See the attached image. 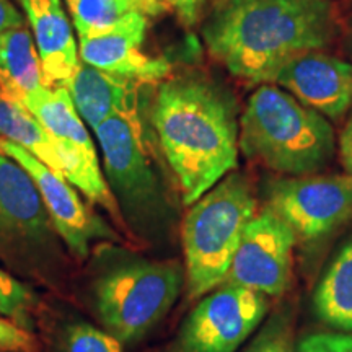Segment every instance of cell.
<instances>
[{
  "instance_id": "6da1fadb",
  "label": "cell",
  "mask_w": 352,
  "mask_h": 352,
  "mask_svg": "<svg viewBox=\"0 0 352 352\" xmlns=\"http://www.w3.org/2000/svg\"><path fill=\"white\" fill-rule=\"evenodd\" d=\"M148 121L186 206L239 165L236 98L206 74L189 72L162 82Z\"/></svg>"
},
{
  "instance_id": "7a4b0ae2",
  "label": "cell",
  "mask_w": 352,
  "mask_h": 352,
  "mask_svg": "<svg viewBox=\"0 0 352 352\" xmlns=\"http://www.w3.org/2000/svg\"><path fill=\"white\" fill-rule=\"evenodd\" d=\"M338 25L329 0H215L202 39L232 76L271 83L292 57L331 44Z\"/></svg>"
},
{
  "instance_id": "3957f363",
  "label": "cell",
  "mask_w": 352,
  "mask_h": 352,
  "mask_svg": "<svg viewBox=\"0 0 352 352\" xmlns=\"http://www.w3.org/2000/svg\"><path fill=\"white\" fill-rule=\"evenodd\" d=\"M239 144L248 160L284 176L316 175L336 151L327 118L274 83H261L250 96Z\"/></svg>"
},
{
  "instance_id": "277c9868",
  "label": "cell",
  "mask_w": 352,
  "mask_h": 352,
  "mask_svg": "<svg viewBox=\"0 0 352 352\" xmlns=\"http://www.w3.org/2000/svg\"><path fill=\"white\" fill-rule=\"evenodd\" d=\"M91 307L104 331L134 344L165 318L184 280L182 264L155 261L111 245L95 253Z\"/></svg>"
},
{
  "instance_id": "5b68a950",
  "label": "cell",
  "mask_w": 352,
  "mask_h": 352,
  "mask_svg": "<svg viewBox=\"0 0 352 352\" xmlns=\"http://www.w3.org/2000/svg\"><path fill=\"white\" fill-rule=\"evenodd\" d=\"M258 212L252 183L232 171L192 202L184 215L182 241L189 300L223 284L246 223Z\"/></svg>"
},
{
  "instance_id": "8992f818",
  "label": "cell",
  "mask_w": 352,
  "mask_h": 352,
  "mask_svg": "<svg viewBox=\"0 0 352 352\" xmlns=\"http://www.w3.org/2000/svg\"><path fill=\"white\" fill-rule=\"evenodd\" d=\"M140 108L114 114L94 132L103 155V175L121 219L140 236H155L170 214L168 196Z\"/></svg>"
},
{
  "instance_id": "52a82bcc",
  "label": "cell",
  "mask_w": 352,
  "mask_h": 352,
  "mask_svg": "<svg viewBox=\"0 0 352 352\" xmlns=\"http://www.w3.org/2000/svg\"><path fill=\"white\" fill-rule=\"evenodd\" d=\"M59 240L32 176L0 153V261L8 272L51 283L64 258Z\"/></svg>"
},
{
  "instance_id": "ba28073f",
  "label": "cell",
  "mask_w": 352,
  "mask_h": 352,
  "mask_svg": "<svg viewBox=\"0 0 352 352\" xmlns=\"http://www.w3.org/2000/svg\"><path fill=\"white\" fill-rule=\"evenodd\" d=\"M23 104L41 122L64 168V178L87 199L121 219L120 208L104 179L98 152L87 124L78 116L64 87L44 85L23 100Z\"/></svg>"
},
{
  "instance_id": "9c48e42d",
  "label": "cell",
  "mask_w": 352,
  "mask_h": 352,
  "mask_svg": "<svg viewBox=\"0 0 352 352\" xmlns=\"http://www.w3.org/2000/svg\"><path fill=\"white\" fill-rule=\"evenodd\" d=\"M266 209L292 228L297 241L321 239L352 219V178L344 173L272 179Z\"/></svg>"
},
{
  "instance_id": "30bf717a",
  "label": "cell",
  "mask_w": 352,
  "mask_h": 352,
  "mask_svg": "<svg viewBox=\"0 0 352 352\" xmlns=\"http://www.w3.org/2000/svg\"><path fill=\"white\" fill-rule=\"evenodd\" d=\"M267 308V297L261 294L219 285L201 297L168 352H236L259 327Z\"/></svg>"
},
{
  "instance_id": "8fae6325",
  "label": "cell",
  "mask_w": 352,
  "mask_h": 352,
  "mask_svg": "<svg viewBox=\"0 0 352 352\" xmlns=\"http://www.w3.org/2000/svg\"><path fill=\"white\" fill-rule=\"evenodd\" d=\"M296 243L292 228L270 209L256 212L241 233L223 284L280 297L292 279Z\"/></svg>"
},
{
  "instance_id": "7c38bea8",
  "label": "cell",
  "mask_w": 352,
  "mask_h": 352,
  "mask_svg": "<svg viewBox=\"0 0 352 352\" xmlns=\"http://www.w3.org/2000/svg\"><path fill=\"white\" fill-rule=\"evenodd\" d=\"M0 153L15 160L32 176L44 208L50 214L52 227L74 256L85 259L90 256L91 246L98 241L107 243L120 240L118 233L100 215L87 208L76 186H72L64 176L54 173L36 157L10 140L0 139Z\"/></svg>"
},
{
  "instance_id": "4fadbf2b",
  "label": "cell",
  "mask_w": 352,
  "mask_h": 352,
  "mask_svg": "<svg viewBox=\"0 0 352 352\" xmlns=\"http://www.w3.org/2000/svg\"><path fill=\"white\" fill-rule=\"evenodd\" d=\"M147 26L145 13H127L108 32L78 38V57L91 67L142 85L165 80L171 70L168 60L152 57L140 50Z\"/></svg>"
},
{
  "instance_id": "5bb4252c",
  "label": "cell",
  "mask_w": 352,
  "mask_h": 352,
  "mask_svg": "<svg viewBox=\"0 0 352 352\" xmlns=\"http://www.w3.org/2000/svg\"><path fill=\"white\" fill-rule=\"evenodd\" d=\"M320 51L292 57L271 83L323 116L340 120L352 108V64Z\"/></svg>"
},
{
  "instance_id": "9a60e30c",
  "label": "cell",
  "mask_w": 352,
  "mask_h": 352,
  "mask_svg": "<svg viewBox=\"0 0 352 352\" xmlns=\"http://www.w3.org/2000/svg\"><path fill=\"white\" fill-rule=\"evenodd\" d=\"M32 26L47 87H65L80 57L63 0H20Z\"/></svg>"
},
{
  "instance_id": "2e32d148",
  "label": "cell",
  "mask_w": 352,
  "mask_h": 352,
  "mask_svg": "<svg viewBox=\"0 0 352 352\" xmlns=\"http://www.w3.org/2000/svg\"><path fill=\"white\" fill-rule=\"evenodd\" d=\"M140 87L142 83L103 72L80 60L64 88L78 116L94 131L114 114L140 108Z\"/></svg>"
},
{
  "instance_id": "e0dca14e",
  "label": "cell",
  "mask_w": 352,
  "mask_h": 352,
  "mask_svg": "<svg viewBox=\"0 0 352 352\" xmlns=\"http://www.w3.org/2000/svg\"><path fill=\"white\" fill-rule=\"evenodd\" d=\"M46 85L33 34L20 28L0 33V91L23 103Z\"/></svg>"
},
{
  "instance_id": "ac0fdd59",
  "label": "cell",
  "mask_w": 352,
  "mask_h": 352,
  "mask_svg": "<svg viewBox=\"0 0 352 352\" xmlns=\"http://www.w3.org/2000/svg\"><path fill=\"white\" fill-rule=\"evenodd\" d=\"M314 308L328 327L352 333V239L341 246L316 284Z\"/></svg>"
},
{
  "instance_id": "d6986e66",
  "label": "cell",
  "mask_w": 352,
  "mask_h": 352,
  "mask_svg": "<svg viewBox=\"0 0 352 352\" xmlns=\"http://www.w3.org/2000/svg\"><path fill=\"white\" fill-rule=\"evenodd\" d=\"M0 139L25 148L54 173L64 176L60 158L50 135L23 103L0 91Z\"/></svg>"
},
{
  "instance_id": "ffe728a7",
  "label": "cell",
  "mask_w": 352,
  "mask_h": 352,
  "mask_svg": "<svg viewBox=\"0 0 352 352\" xmlns=\"http://www.w3.org/2000/svg\"><path fill=\"white\" fill-rule=\"evenodd\" d=\"M78 38L108 32L131 13L118 0H65Z\"/></svg>"
},
{
  "instance_id": "44dd1931",
  "label": "cell",
  "mask_w": 352,
  "mask_h": 352,
  "mask_svg": "<svg viewBox=\"0 0 352 352\" xmlns=\"http://www.w3.org/2000/svg\"><path fill=\"white\" fill-rule=\"evenodd\" d=\"M34 307L36 297L30 285L0 267V314L19 323L20 327L30 328Z\"/></svg>"
},
{
  "instance_id": "7402d4cb",
  "label": "cell",
  "mask_w": 352,
  "mask_h": 352,
  "mask_svg": "<svg viewBox=\"0 0 352 352\" xmlns=\"http://www.w3.org/2000/svg\"><path fill=\"white\" fill-rule=\"evenodd\" d=\"M60 344L63 352H124L122 342L113 334L82 321L69 324L64 329Z\"/></svg>"
},
{
  "instance_id": "603a6c76",
  "label": "cell",
  "mask_w": 352,
  "mask_h": 352,
  "mask_svg": "<svg viewBox=\"0 0 352 352\" xmlns=\"http://www.w3.org/2000/svg\"><path fill=\"white\" fill-rule=\"evenodd\" d=\"M243 352H296L289 316H271Z\"/></svg>"
},
{
  "instance_id": "cb8c5ba5",
  "label": "cell",
  "mask_w": 352,
  "mask_h": 352,
  "mask_svg": "<svg viewBox=\"0 0 352 352\" xmlns=\"http://www.w3.org/2000/svg\"><path fill=\"white\" fill-rule=\"evenodd\" d=\"M0 352H36L33 334L0 314Z\"/></svg>"
},
{
  "instance_id": "d4e9b609",
  "label": "cell",
  "mask_w": 352,
  "mask_h": 352,
  "mask_svg": "<svg viewBox=\"0 0 352 352\" xmlns=\"http://www.w3.org/2000/svg\"><path fill=\"white\" fill-rule=\"evenodd\" d=\"M296 352H352L349 333H314L302 338Z\"/></svg>"
},
{
  "instance_id": "484cf974",
  "label": "cell",
  "mask_w": 352,
  "mask_h": 352,
  "mask_svg": "<svg viewBox=\"0 0 352 352\" xmlns=\"http://www.w3.org/2000/svg\"><path fill=\"white\" fill-rule=\"evenodd\" d=\"M148 2H151V15L171 13L186 26H192L199 21L206 6V0H148Z\"/></svg>"
},
{
  "instance_id": "4316f807",
  "label": "cell",
  "mask_w": 352,
  "mask_h": 352,
  "mask_svg": "<svg viewBox=\"0 0 352 352\" xmlns=\"http://www.w3.org/2000/svg\"><path fill=\"white\" fill-rule=\"evenodd\" d=\"M23 26V16L10 0H0V33Z\"/></svg>"
},
{
  "instance_id": "83f0119b",
  "label": "cell",
  "mask_w": 352,
  "mask_h": 352,
  "mask_svg": "<svg viewBox=\"0 0 352 352\" xmlns=\"http://www.w3.org/2000/svg\"><path fill=\"white\" fill-rule=\"evenodd\" d=\"M340 157L344 173L352 178V114L340 135Z\"/></svg>"
},
{
  "instance_id": "f1b7e54d",
  "label": "cell",
  "mask_w": 352,
  "mask_h": 352,
  "mask_svg": "<svg viewBox=\"0 0 352 352\" xmlns=\"http://www.w3.org/2000/svg\"><path fill=\"white\" fill-rule=\"evenodd\" d=\"M347 46H349V51L352 54V19H351V23H349V34H347Z\"/></svg>"
}]
</instances>
